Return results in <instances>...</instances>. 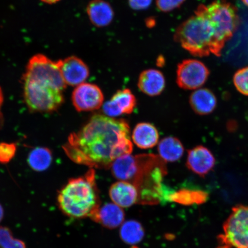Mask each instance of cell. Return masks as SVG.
Returning a JSON list of instances; mask_svg holds the SVG:
<instances>
[{"label": "cell", "mask_w": 248, "mask_h": 248, "mask_svg": "<svg viewBox=\"0 0 248 248\" xmlns=\"http://www.w3.org/2000/svg\"><path fill=\"white\" fill-rule=\"evenodd\" d=\"M185 1V0H156V5L158 10L167 13L179 8Z\"/></svg>", "instance_id": "d4e9b609"}, {"label": "cell", "mask_w": 248, "mask_h": 248, "mask_svg": "<svg viewBox=\"0 0 248 248\" xmlns=\"http://www.w3.org/2000/svg\"><path fill=\"white\" fill-rule=\"evenodd\" d=\"M210 73L202 62L196 60H184L178 65L176 82L182 89L196 90L206 83Z\"/></svg>", "instance_id": "52a82bcc"}, {"label": "cell", "mask_w": 248, "mask_h": 248, "mask_svg": "<svg viewBox=\"0 0 248 248\" xmlns=\"http://www.w3.org/2000/svg\"><path fill=\"white\" fill-rule=\"evenodd\" d=\"M195 11L208 20L217 40L224 46L239 26L237 9L226 0H216L207 6L201 4Z\"/></svg>", "instance_id": "5b68a950"}, {"label": "cell", "mask_w": 248, "mask_h": 248, "mask_svg": "<svg viewBox=\"0 0 248 248\" xmlns=\"http://www.w3.org/2000/svg\"><path fill=\"white\" fill-rule=\"evenodd\" d=\"M91 218L105 227L114 229L123 224L125 214L122 207L114 203H108L100 206Z\"/></svg>", "instance_id": "e0dca14e"}, {"label": "cell", "mask_w": 248, "mask_h": 248, "mask_svg": "<svg viewBox=\"0 0 248 248\" xmlns=\"http://www.w3.org/2000/svg\"><path fill=\"white\" fill-rule=\"evenodd\" d=\"M16 147L14 144H0V162L7 163L15 156Z\"/></svg>", "instance_id": "484cf974"}, {"label": "cell", "mask_w": 248, "mask_h": 248, "mask_svg": "<svg viewBox=\"0 0 248 248\" xmlns=\"http://www.w3.org/2000/svg\"><path fill=\"white\" fill-rule=\"evenodd\" d=\"M133 248H137L133 247Z\"/></svg>", "instance_id": "d6a6232c"}, {"label": "cell", "mask_w": 248, "mask_h": 248, "mask_svg": "<svg viewBox=\"0 0 248 248\" xmlns=\"http://www.w3.org/2000/svg\"><path fill=\"white\" fill-rule=\"evenodd\" d=\"M86 12L91 23L99 28L108 26L114 18L113 9L105 0H92L87 6Z\"/></svg>", "instance_id": "5bb4252c"}, {"label": "cell", "mask_w": 248, "mask_h": 248, "mask_svg": "<svg viewBox=\"0 0 248 248\" xmlns=\"http://www.w3.org/2000/svg\"><path fill=\"white\" fill-rule=\"evenodd\" d=\"M62 77L66 85L78 86L84 83L89 76L88 66L80 58L71 56L63 60H60Z\"/></svg>", "instance_id": "7c38bea8"}, {"label": "cell", "mask_w": 248, "mask_h": 248, "mask_svg": "<svg viewBox=\"0 0 248 248\" xmlns=\"http://www.w3.org/2000/svg\"><path fill=\"white\" fill-rule=\"evenodd\" d=\"M166 86L165 78L161 71L156 69L145 70L140 74L138 87L141 92L151 97L159 95Z\"/></svg>", "instance_id": "9a60e30c"}, {"label": "cell", "mask_w": 248, "mask_h": 248, "mask_svg": "<svg viewBox=\"0 0 248 248\" xmlns=\"http://www.w3.org/2000/svg\"><path fill=\"white\" fill-rule=\"evenodd\" d=\"M120 237L125 243L131 245L140 242L144 235L142 225L134 220L124 222L120 229Z\"/></svg>", "instance_id": "44dd1931"}, {"label": "cell", "mask_w": 248, "mask_h": 248, "mask_svg": "<svg viewBox=\"0 0 248 248\" xmlns=\"http://www.w3.org/2000/svg\"><path fill=\"white\" fill-rule=\"evenodd\" d=\"M144 156L126 154L118 157L110 167L113 175L119 181L132 183L135 186L143 170Z\"/></svg>", "instance_id": "ba28073f"}, {"label": "cell", "mask_w": 248, "mask_h": 248, "mask_svg": "<svg viewBox=\"0 0 248 248\" xmlns=\"http://www.w3.org/2000/svg\"><path fill=\"white\" fill-rule=\"evenodd\" d=\"M233 83L238 92L248 96V66L242 68L235 73Z\"/></svg>", "instance_id": "cb8c5ba5"}, {"label": "cell", "mask_w": 248, "mask_h": 248, "mask_svg": "<svg viewBox=\"0 0 248 248\" xmlns=\"http://www.w3.org/2000/svg\"><path fill=\"white\" fill-rule=\"evenodd\" d=\"M192 109L198 115L206 116L213 112L217 105L216 96L209 89L196 90L189 98Z\"/></svg>", "instance_id": "2e32d148"}, {"label": "cell", "mask_w": 248, "mask_h": 248, "mask_svg": "<svg viewBox=\"0 0 248 248\" xmlns=\"http://www.w3.org/2000/svg\"><path fill=\"white\" fill-rule=\"evenodd\" d=\"M41 1L43 2L46 3V4H53L58 1H60V0H41Z\"/></svg>", "instance_id": "f546056e"}, {"label": "cell", "mask_w": 248, "mask_h": 248, "mask_svg": "<svg viewBox=\"0 0 248 248\" xmlns=\"http://www.w3.org/2000/svg\"><path fill=\"white\" fill-rule=\"evenodd\" d=\"M207 195L202 191L182 190L178 193L171 194L169 198L178 202L190 204L191 203H201L205 201Z\"/></svg>", "instance_id": "7402d4cb"}, {"label": "cell", "mask_w": 248, "mask_h": 248, "mask_svg": "<svg viewBox=\"0 0 248 248\" xmlns=\"http://www.w3.org/2000/svg\"><path fill=\"white\" fill-rule=\"evenodd\" d=\"M174 40L195 57L202 58L213 54L220 57L224 46L220 44L208 20L195 11V15L176 29Z\"/></svg>", "instance_id": "277c9868"}, {"label": "cell", "mask_w": 248, "mask_h": 248, "mask_svg": "<svg viewBox=\"0 0 248 248\" xmlns=\"http://www.w3.org/2000/svg\"><path fill=\"white\" fill-rule=\"evenodd\" d=\"M223 229L224 233L218 237L220 245L230 248H248V206L234 207Z\"/></svg>", "instance_id": "8992f818"}, {"label": "cell", "mask_w": 248, "mask_h": 248, "mask_svg": "<svg viewBox=\"0 0 248 248\" xmlns=\"http://www.w3.org/2000/svg\"><path fill=\"white\" fill-rule=\"evenodd\" d=\"M157 151L161 159L164 162H175L182 157L185 148L178 139L170 136L159 142Z\"/></svg>", "instance_id": "d6986e66"}, {"label": "cell", "mask_w": 248, "mask_h": 248, "mask_svg": "<svg viewBox=\"0 0 248 248\" xmlns=\"http://www.w3.org/2000/svg\"><path fill=\"white\" fill-rule=\"evenodd\" d=\"M52 160L51 152L48 148L37 147L31 152L28 158L30 166L36 171H43L50 166Z\"/></svg>", "instance_id": "ffe728a7"}, {"label": "cell", "mask_w": 248, "mask_h": 248, "mask_svg": "<svg viewBox=\"0 0 248 248\" xmlns=\"http://www.w3.org/2000/svg\"><path fill=\"white\" fill-rule=\"evenodd\" d=\"M109 195L113 203L122 208H128L139 202L138 188L128 182L120 181L111 185Z\"/></svg>", "instance_id": "4fadbf2b"}, {"label": "cell", "mask_w": 248, "mask_h": 248, "mask_svg": "<svg viewBox=\"0 0 248 248\" xmlns=\"http://www.w3.org/2000/svg\"><path fill=\"white\" fill-rule=\"evenodd\" d=\"M61 210L74 218L92 217L100 206L94 169L86 174L70 180L58 197Z\"/></svg>", "instance_id": "3957f363"}, {"label": "cell", "mask_w": 248, "mask_h": 248, "mask_svg": "<svg viewBox=\"0 0 248 248\" xmlns=\"http://www.w3.org/2000/svg\"><path fill=\"white\" fill-rule=\"evenodd\" d=\"M145 24H146L147 27L153 28L156 24V20L153 17L148 18L146 21H145Z\"/></svg>", "instance_id": "83f0119b"}, {"label": "cell", "mask_w": 248, "mask_h": 248, "mask_svg": "<svg viewBox=\"0 0 248 248\" xmlns=\"http://www.w3.org/2000/svg\"><path fill=\"white\" fill-rule=\"evenodd\" d=\"M103 93L97 85L83 83L77 86L72 94L74 107L78 111H89L98 109L104 104Z\"/></svg>", "instance_id": "9c48e42d"}, {"label": "cell", "mask_w": 248, "mask_h": 248, "mask_svg": "<svg viewBox=\"0 0 248 248\" xmlns=\"http://www.w3.org/2000/svg\"><path fill=\"white\" fill-rule=\"evenodd\" d=\"M136 105L135 95L128 89L120 90L113 95L109 101L102 105L105 116L116 118L123 114L133 112Z\"/></svg>", "instance_id": "30bf717a"}, {"label": "cell", "mask_w": 248, "mask_h": 248, "mask_svg": "<svg viewBox=\"0 0 248 248\" xmlns=\"http://www.w3.org/2000/svg\"><path fill=\"white\" fill-rule=\"evenodd\" d=\"M3 217H4V210H3L2 206L0 204V222L2 221Z\"/></svg>", "instance_id": "4dcf8cb0"}, {"label": "cell", "mask_w": 248, "mask_h": 248, "mask_svg": "<svg viewBox=\"0 0 248 248\" xmlns=\"http://www.w3.org/2000/svg\"><path fill=\"white\" fill-rule=\"evenodd\" d=\"M23 82L24 99L30 110L48 112L63 103L67 85L60 61H52L43 54L34 55L28 63Z\"/></svg>", "instance_id": "7a4b0ae2"}, {"label": "cell", "mask_w": 248, "mask_h": 248, "mask_svg": "<svg viewBox=\"0 0 248 248\" xmlns=\"http://www.w3.org/2000/svg\"><path fill=\"white\" fill-rule=\"evenodd\" d=\"M73 162L92 169H108L118 157L133 151L128 122L95 114L77 133H71L63 146Z\"/></svg>", "instance_id": "6da1fadb"}, {"label": "cell", "mask_w": 248, "mask_h": 248, "mask_svg": "<svg viewBox=\"0 0 248 248\" xmlns=\"http://www.w3.org/2000/svg\"><path fill=\"white\" fill-rule=\"evenodd\" d=\"M153 0H128L130 7L134 10L142 11L150 7Z\"/></svg>", "instance_id": "4316f807"}, {"label": "cell", "mask_w": 248, "mask_h": 248, "mask_svg": "<svg viewBox=\"0 0 248 248\" xmlns=\"http://www.w3.org/2000/svg\"><path fill=\"white\" fill-rule=\"evenodd\" d=\"M3 102V95L1 91V88H0V122H1V105Z\"/></svg>", "instance_id": "f1b7e54d"}, {"label": "cell", "mask_w": 248, "mask_h": 248, "mask_svg": "<svg viewBox=\"0 0 248 248\" xmlns=\"http://www.w3.org/2000/svg\"><path fill=\"white\" fill-rule=\"evenodd\" d=\"M131 138L136 146L145 150L156 145L159 141V135L156 127L153 124L141 123L135 126Z\"/></svg>", "instance_id": "ac0fdd59"}, {"label": "cell", "mask_w": 248, "mask_h": 248, "mask_svg": "<svg viewBox=\"0 0 248 248\" xmlns=\"http://www.w3.org/2000/svg\"><path fill=\"white\" fill-rule=\"evenodd\" d=\"M242 1H243L244 4L248 8V0H242Z\"/></svg>", "instance_id": "1f68e13d"}, {"label": "cell", "mask_w": 248, "mask_h": 248, "mask_svg": "<svg viewBox=\"0 0 248 248\" xmlns=\"http://www.w3.org/2000/svg\"><path fill=\"white\" fill-rule=\"evenodd\" d=\"M0 248H26L23 241L15 238L9 229L0 226Z\"/></svg>", "instance_id": "603a6c76"}, {"label": "cell", "mask_w": 248, "mask_h": 248, "mask_svg": "<svg viewBox=\"0 0 248 248\" xmlns=\"http://www.w3.org/2000/svg\"><path fill=\"white\" fill-rule=\"evenodd\" d=\"M216 162V158L212 152L203 145H198L188 151L186 166L201 177L208 174L215 167Z\"/></svg>", "instance_id": "8fae6325"}]
</instances>
